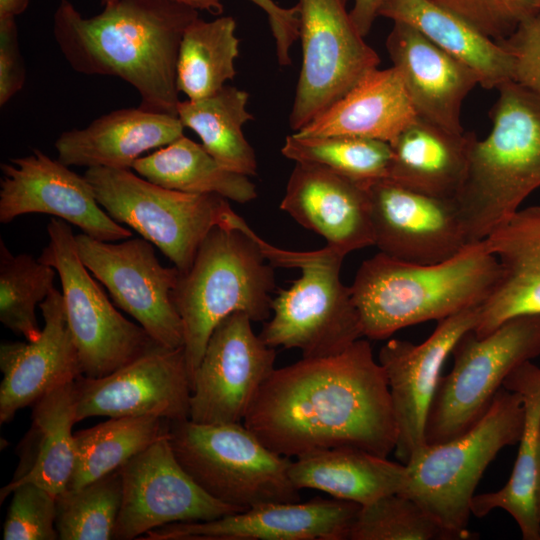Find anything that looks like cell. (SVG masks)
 <instances>
[{
  "instance_id": "60d3db41",
  "label": "cell",
  "mask_w": 540,
  "mask_h": 540,
  "mask_svg": "<svg viewBox=\"0 0 540 540\" xmlns=\"http://www.w3.org/2000/svg\"><path fill=\"white\" fill-rule=\"evenodd\" d=\"M455 13L494 41L509 37L538 11L535 0H430Z\"/></svg>"
},
{
  "instance_id": "4316f807",
  "label": "cell",
  "mask_w": 540,
  "mask_h": 540,
  "mask_svg": "<svg viewBox=\"0 0 540 540\" xmlns=\"http://www.w3.org/2000/svg\"><path fill=\"white\" fill-rule=\"evenodd\" d=\"M75 423L74 381L51 390L33 405L31 427L20 445L19 466L0 490L1 503L28 482L56 496L67 489L76 460Z\"/></svg>"
},
{
  "instance_id": "4fadbf2b",
  "label": "cell",
  "mask_w": 540,
  "mask_h": 540,
  "mask_svg": "<svg viewBox=\"0 0 540 540\" xmlns=\"http://www.w3.org/2000/svg\"><path fill=\"white\" fill-rule=\"evenodd\" d=\"M75 241L82 263L107 288L115 305L158 344L183 347V324L172 299L180 276L177 267H164L144 238L113 243L81 233Z\"/></svg>"
},
{
  "instance_id": "7402d4cb",
  "label": "cell",
  "mask_w": 540,
  "mask_h": 540,
  "mask_svg": "<svg viewBox=\"0 0 540 540\" xmlns=\"http://www.w3.org/2000/svg\"><path fill=\"white\" fill-rule=\"evenodd\" d=\"M368 185L322 166L295 163L280 209L347 255L374 246Z\"/></svg>"
},
{
  "instance_id": "52a82bcc",
  "label": "cell",
  "mask_w": 540,
  "mask_h": 540,
  "mask_svg": "<svg viewBox=\"0 0 540 540\" xmlns=\"http://www.w3.org/2000/svg\"><path fill=\"white\" fill-rule=\"evenodd\" d=\"M524 408L518 393L501 388L483 417L465 433L426 446L407 464L405 495L463 540L475 489L489 464L519 442Z\"/></svg>"
},
{
  "instance_id": "d590c367",
  "label": "cell",
  "mask_w": 540,
  "mask_h": 540,
  "mask_svg": "<svg viewBox=\"0 0 540 540\" xmlns=\"http://www.w3.org/2000/svg\"><path fill=\"white\" fill-rule=\"evenodd\" d=\"M281 152L295 163L322 166L364 184L387 178L392 160L387 142L340 135L292 133L285 138Z\"/></svg>"
},
{
  "instance_id": "f35d334b",
  "label": "cell",
  "mask_w": 540,
  "mask_h": 540,
  "mask_svg": "<svg viewBox=\"0 0 540 540\" xmlns=\"http://www.w3.org/2000/svg\"><path fill=\"white\" fill-rule=\"evenodd\" d=\"M350 540H463L421 505L400 493L361 506Z\"/></svg>"
},
{
  "instance_id": "d6a6232c",
  "label": "cell",
  "mask_w": 540,
  "mask_h": 540,
  "mask_svg": "<svg viewBox=\"0 0 540 540\" xmlns=\"http://www.w3.org/2000/svg\"><path fill=\"white\" fill-rule=\"evenodd\" d=\"M248 100L245 90L225 85L206 98L180 101L177 116L220 165L253 176L257 172L256 155L243 133V126L253 119Z\"/></svg>"
},
{
  "instance_id": "c3c4849f",
  "label": "cell",
  "mask_w": 540,
  "mask_h": 540,
  "mask_svg": "<svg viewBox=\"0 0 540 540\" xmlns=\"http://www.w3.org/2000/svg\"><path fill=\"white\" fill-rule=\"evenodd\" d=\"M534 504H535V511H536L537 519L540 523V441H539V448H538V455H537Z\"/></svg>"
},
{
  "instance_id": "e575fe53",
  "label": "cell",
  "mask_w": 540,
  "mask_h": 540,
  "mask_svg": "<svg viewBox=\"0 0 540 540\" xmlns=\"http://www.w3.org/2000/svg\"><path fill=\"white\" fill-rule=\"evenodd\" d=\"M154 416L117 417L74 434L76 460L67 489L76 490L118 469L169 432Z\"/></svg>"
},
{
  "instance_id": "603a6c76",
  "label": "cell",
  "mask_w": 540,
  "mask_h": 540,
  "mask_svg": "<svg viewBox=\"0 0 540 540\" xmlns=\"http://www.w3.org/2000/svg\"><path fill=\"white\" fill-rule=\"evenodd\" d=\"M386 48L419 118L452 132H464L461 107L479 85L476 73L402 22H394Z\"/></svg>"
},
{
  "instance_id": "ee69618b",
  "label": "cell",
  "mask_w": 540,
  "mask_h": 540,
  "mask_svg": "<svg viewBox=\"0 0 540 540\" xmlns=\"http://www.w3.org/2000/svg\"><path fill=\"white\" fill-rule=\"evenodd\" d=\"M262 9L275 41L277 61L280 66L291 64V47L299 38V16L297 5L282 7L273 0H250Z\"/></svg>"
},
{
  "instance_id": "cb8c5ba5",
  "label": "cell",
  "mask_w": 540,
  "mask_h": 540,
  "mask_svg": "<svg viewBox=\"0 0 540 540\" xmlns=\"http://www.w3.org/2000/svg\"><path fill=\"white\" fill-rule=\"evenodd\" d=\"M184 128L178 116L121 108L62 132L55 141L57 159L69 167L132 169L143 153L177 140Z\"/></svg>"
},
{
  "instance_id": "83f0119b",
  "label": "cell",
  "mask_w": 540,
  "mask_h": 540,
  "mask_svg": "<svg viewBox=\"0 0 540 540\" xmlns=\"http://www.w3.org/2000/svg\"><path fill=\"white\" fill-rule=\"evenodd\" d=\"M289 475L299 490L315 489L364 506L401 493L406 484L407 466L360 448L341 446L295 457Z\"/></svg>"
},
{
  "instance_id": "7dc6e473",
  "label": "cell",
  "mask_w": 540,
  "mask_h": 540,
  "mask_svg": "<svg viewBox=\"0 0 540 540\" xmlns=\"http://www.w3.org/2000/svg\"><path fill=\"white\" fill-rule=\"evenodd\" d=\"M30 0H0V16H14L25 12Z\"/></svg>"
},
{
  "instance_id": "74e56055",
  "label": "cell",
  "mask_w": 540,
  "mask_h": 540,
  "mask_svg": "<svg viewBox=\"0 0 540 540\" xmlns=\"http://www.w3.org/2000/svg\"><path fill=\"white\" fill-rule=\"evenodd\" d=\"M122 500L120 470L56 496L60 540L112 539Z\"/></svg>"
},
{
  "instance_id": "277c9868",
  "label": "cell",
  "mask_w": 540,
  "mask_h": 540,
  "mask_svg": "<svg viewBox=\"0 0 540 540\" xmlns=\"http://www.w3.org/2000/svg\"><path fill=\"white\" fill-rule=\"evenodd\" d=\"M266 260L257 234L230 208L223 225L201 243L190 269L180 272L172 299L183 324L190 385L221 320L234 312L253 322L271 315L275 278Z\"/></svg>"
},
{
  "instance_id": "8992f818",
  "label": "cell",
  "mask_w": 540,
  "mask_h": 540,
  "mask_svg": "<svg viewBox=\"0 0 540 540\" xmlns=\"http://www.w3.org/2000/svg\"><path fill=\"white\" fill-rule=\"evenodd\" d=\"M257 240L272 265L302 272L272 301V316L259 334L266 345L297 348L303 358H323L342 353L363 336L351 288L340 279L345 254L328 245L292 252L259 236Z\"/></svg>"
},
{
  "instance_id": "7bdbcfd3",
  "label": "cell",
  "mask_w": 540,
  "mask_h": 540,
  "mask_svg": "<svg viewBox=\"0 0 540 540\" xmlns=\"http://www.w3.org/2000/svg\"><path fill=\"white\" fill-rule=\"evenodd\" d=\"M25 83L14 16H0V106L7 104Z\"/></svg>"
},
{
  "instance_id": "9a60e30c",
  "label": "cell",
  "mask_w": 540,
  "mask_h": 540,
  "mask_svg": "<svg viewBox=\"0 0 540 540\" xmlns=\"http://www.w3.org/2000/svg\"><path fill=\"white\" fill-rule=\"evenodd\" d=\"M244 312L221 320L211 333L191 383L190 420L241 423L275 370V348L264 343Z\"/></svg>"
},
{
  "instance_id": "8fae6325",
  "label": "cell",
  "mask_w": 540,
  "mask_h": 540,
  "mask_svg": "<svg viewBox=\"0 0 540 540\" xmlns=\"http://www.w3.org/2000/svg\"><path fill=\"white\" fill-rule=\"evenodd\" d=\"M47 233L49 241L39 259L55 268L60 278L83 376L104 377L160 345L141 325L118 312L92 278L79 257L69 223L53 217Z\"/></svg>"
},
{
  "instance_id": "6da1fadb",
  "label": "cell",
  "mask_w": 540,
  "mask_h": 540,
  "mask_svg": "<svg viewBox=\"0 0 540 540\" xmlns=\"http://www.w3.org/2000/svg\"><path fill=\"white\" fill-rule=\"evenodd\" d=\"M243 421L289 458L341 446L388 457L397 442L385 371L362 339L340 354L275 368Z\"/></svg>"
},
{
  "instance_id": "484cf974",
  "label": "cell",
  "mask_w": 540,
  "mask_h": 540,
  "mask_svg": "<svg viewBox=\"0 0 540 540\" xmlns=\"http://www.w3.org/2000/svg\"><path fill=\"white\" fill-rule=\"evenodd\" d=\"M482 242L499 260L503 275L480 306L473 329L478 337L488 335L511 318L540 315V224L514 217Z\"/></svg>"
},
{
  "instance_id": "e0dca14e",
  "label": "cell",
  "mask_w": 540,
  "mask_h": 540,
  "mask_svg": "<svg viewBox=\"0 0 540 540\" xmlns=\"http://www.w3.org/2000/svg\"><path fill=\"white\" fill-rule=\"evenodd\" d=\"M0 223L41 213L77 226L97 240L114 242L132 232L112 219L98 203L84 175L72 171L40 149L1 163Z\"/></svg>"
},
{
  "instance_id": "f6af8a7d",
  "label": "cell",
  "mask_w": 540,
  "mask_h": 540,
  "mask_svg": "<svg viewBox=\"0 0 540 540\" xmlns=\"http://www.w3.org/2000/svg\"><path fill=\"white\" fill-rule=\"evenodd\" d=\"M381 0H354L350 16L363 37L370 32L378 15Z\"/></svg>"
},
{
  "instance_id": "30bf717a",
  "label": "cell",
  "mask_w": 540,
  "mask_h": 540,
  "mask_svg": "<svg viewBox=\"0 0 540 540\" xmlns=\"http://www.w3.org/2000/svg\"><path fill=\"white\" fill-rule=\"evenodd\" d=\"M84 176L108 215L159 248L180 272L190 269L201 243L231 208L219 195L168 189L130 169L92 167Z\"/></svg>"
},
{
  "instance_id": "8d00e7d4",
  "label": "cell",
  "mask_w": 540,
  "mask_h": 540,
  "mask_svg": "<svg viewBox=\"0 0 540 540\" xmlns=\"http://www.w3.org/2000/svg\"><path fill=\"white\" fill-rule=\"evenodd\" d=\"M57 271L32 255H14L0 239V321L32 342L42 329L36 316V307L55 288Z\"/></svg>"
},
{
  "instance_id": "5b68a950",
  "label": "cell",
  "mask_w": 540,
  "mask_h": 540,
  "mask_svg": "<svg viewBox=\"0 0 540 540\" xmlns=\"http://www.w3.org/2000/svg\"><path fill=\"white\" fill-rule=\"evenodd\" d=\"M498 91L492 129L474 139L454 198L469 244L504 225L540 187V96L514 80Z\"/></svg>"
},
{
  "instance_id": "ba28073f",
  "label": "cell",
  "mask_w": 540,
  "mask_h": 540,
  "mask_svg": "<svg viewBox=\"0 0 540 540\" xmlns=\"http://www.w3.org/2000/svg\"><path fill=\"white\" fill-rule=\"evenodd\" d=\"M169 441L184 470L222 503L246 510L301 501L289 475L292 460L269 449L244 424L170 421Z\"/></svg>"
},
{
  "instance_id": "7c38bea8",
  "label": "cell",
  "mask_w": 540,
  "mask_h": 540,
  "mask_svg": "<svg viewBox=\"0 0 540 540\" xmlns=\"http://www.w3.org/2000/svg\"><path fill=\"white\" fill-rule=\"evenodd\" d=\"M302 64L289 116L297 132L343 97L380 58L356 28L346 0H298Z\"/></svg>"
},
{
  "instance_id": "3957f363",
  "label": "cell",
  "mask_w": 540,
  "mask_h": 540,
  "mask_svg": "<svg viewBox=\"0 0 540 540\" xmlns=\"http://www.w3.org/2000/svg\"><path fill=\"white\" fill-rule=\"evenodd\" d=\"M502 275L499 260L480 241L433 264L379 252L362 262L350 288L363 336L381 340L403 328L481 306Z\"/></svg>"
},
{
  "instance_id": "5bb4252c",
  "label": "cell",
  "mask_w": 540,
  "mask_h": 540,
  "mask_svg": "<svg viewBox=\"0 0 540 540\" xmlns=\"http://www.w3.org/2000/svg\"><path fill=\"white\" fill-rule=\"evenodd\" d=\"M122 500L112 539L132 540L184 522L210 521L240 512L206 493L178 462L169 432L120 469Z\"/></svg>"
},
{
  "instance_id": "2e32d148",
  "label": "cell",
  "mask_w": 540,
  "mask_h": 540,
  "mask_svg": "<svg viewBox=\"0 0 540 540\" xmlns=\"http://www.w3.org/2000/svg\"><path fill=\"white\" fill-rule=\"evenodd\" d=\"M76 421L89 417L190 418L191 385L184 348L158 345L99 378L74 381Z\"/></svg>"
},
{
  "instance_id": "681fc988",
  "label": "cell",
  "mask_w": 540,
  "mask_h": 540,
  "mask_svg": "<svg viewBox=\"0 0 540 540\" xmlns=\"http://www.w3.org/2000/svg\"><path fill=\"white\" fill-rule=\"evenodd\" d=\"M535 3L538 11L540 12V0H535Z\"/></svg>"
},
{
  "instance_id": "ac0fdd59",
  "label": "cell",
  "mask_w": 540,
  "mask_h": 540,
  "mask_svg": "<svg viewBox=\"0 0 540 540\" xmlns=\"http://www.w3.org/2000/svg\"><path fill=\"white\" fill-rule=\"evenodd\" d=\"M479 313L480 306L437 321L434 331L419 344L391 339L381 347L378 361L388 381L399 462L407 464L426 446L427 417L443 364L460 337L475 328Z\"/></svg>"
},
{
  "instance_id": "ffe728a7",
  "label": "cell",
  "mask_w": 540,
  "mask_h": 540,
  "mask_svg": "<svg viewBox=\"0 0 540 540\" xmlns=\"http://www.w3.org/2000/svg\"><path fill=\"white\" fill-rule=\"evenodd\" d=\"M361 505L340 499L267 503L210 521L172 523L145 540H345Z\"/></svg>"
},
{
  "instance_id": "44dd1931",
  "label": "cell",
  "mask_w": 540,
  "mask_h": 540,
  "mask_svg": "<svg viewBox=\"0 0 540 540\" xmlns=\"http://www.w3.org/2000/svg\"><path fill=\"white\" fill-rule=\"evenodd\" d=\"M39 307L44 327L37 340L0 345L1 424L51 390L82 375L62 293L54 288Z\"/></svg>"
},
{
  "instance_id": "7a4b0ae2",
  "label": "cell",
  "mask_w": 540,
  "mask_h": 540,
  "mask_svg": "<svg viewBox=\"0 0 540 540\" xmlns=\"http://www.w3.org/2000/svg\"><path fill=\"white\" fill-rule=\"evenodd\" d=\"M199 10L177 0H119L83 17L69 0L54 15V39L81 74L113 76L139 94L140 108L177 116V59Z\"/></svg>"
},
{
  "instance_id": "d6986e66",
  "label": "cell",
  "mask_w": 540,
  "mask_h": 540,
  "mask_svg": "<svg viewBox=\"0 0 540 540\" xmlns=\"http://www.w3.org/2000/svg\"><path fill=\"white\" fill-rule=\"evenodd\" d=\"M374 246L411 263L445 261L469 245L454 198L404 187L388 178L368 185Z\"/></svg>"
},
{
  "instance_id": "836d02e7",
  "label": "cell",
  "mask_w": 540,
  "mask_h": 540,
  "mask_svg": "<svg viewBox=\"0 0 540 540\" xmlns=\"http://www.w3.org/2000/svg\"><path fill=\"white\" fill-rule=\"evenodd\" d=\"M239 45L233 17L221 16L210 21L196 18L186 28L179 48V93L189 100H198L222 89L236 75Z\"/></svg>"
},
{
  "instance_id": "ab89813d",
  "label": "cell",
  "mask_w": 540,
  "mask_h": 540,
  "mask_svg": "<svg viewBox=\"0 0 540 540\" xmlns=\"http://www.w3.org/2000/svg\"><path fill=\"white\" fill-rule=\"evenodd\" d=\"M12 500L3 526L4 540H56V495L24 483L11 493Z\"/></svg>"
},
{
  "instance_id": "b9f144b4",
  "label": "cell",
  "mask_w": 540,
  "mask_h": 540,
  "mask_svg": "<svg viewBox=\"0 0 540 540\" xmlns=\"http://www.w3.org/2000/svg\"><path fill=\"white\" fill-rule=\"evenodd\" d=\"M512 56L513 80L540 96V12L499 42Z\"/></svg>"
},
{
  "instance_id": "f1b7e54d",
  "label": "cell",
  "mask_w": 540,
  "mask_h": 540,
  "mask_svg": "<svg viewBox=\"0 0 540 540\" xmlns=\"http://www.w3.org/2000/svg\"><path fill=\"white\" fill-rule=\"evenodd\" d=\"M475 138L472 132H452L418 118L390 144L387 178L424 194L455 198Z\"/></svg>"
},
{
  "instance_id": "f546056e",
  "label": "cell",
  "mask_w": 540,
  "mask_h": 540,
  "mask_svg": "<svg viewBox=\"0 0 540 540\" xmlns=\"http://www.w3.org/2000/svg\"><path fill=\"white\" fill-rule=\"evenodd\" d=\"M503 388L520 395L524 420L519 449L507 483L499 490L474 495L471 514L482 518L494 509H503L513 517L524 540H540L534 490L540 441V366L527 361L504 380Z\"/></svg>"
},
{
  "instance_id": "bcb514c9",
  "label": "cell",
  "mask_w": 540,
  "mask_h": 540,
  "mask_svg": "<svg viewBox=\"0 0 540 540\" xmlns=\"http://www.w3.org/2000/svg\"><path fill=\"white\" fill-rule=\"evenodd\" d=\"M103 7L114 4L119 0H99ZM199 11H206L212 15H220L224 10L221 0H177Z\"/></svg>"
},
{
  "instance_id": "1f68e13d",
  "label": "cell",
  "mask_w": 540,
  "mask_h": 540,
  "mask_svg": "<svg viewBox=\"0 0 540 540\" xmlns=\"http://www.w3.org/2000/svg\"><path fill=\"white\" fill-rule=\"evenodd\" d=\"M141 177L168 189L193 194H216L247 203L257 197L249 176L220 165L202 146L185 135L139 158L132 167Z\"/></svg>"
},
{
  "instance_id": "4dcf8cb0",
  "label": "cell",
  "mask_w": 540,
  "mask_h": 540,
  "mask_svg": "<svg viewBox=\"0 0 540 540\" xmlns=\"http://www.w3.org/2000/svg\"><path fill=\"white\" fill-rule=\"evenodd\" d=\"M378 15L410 25L467 64L485 89L513 80L512 56L499 42L430 0H381Z\"/></svg>"
},
{
  "instance_id": "d4e9b609",
  "label": "cell",
  "mask_w": 540,
  "mask_h": 540,
  "mask_svg": "<svg viewBox=\"0 0 540 540\" xmlns=\"http://www.w3.org/2000/svg\"><path fill=\"white\" fill-rule=\"evenodd\" d=\"M419 118L399 71L372 69L343 97L297 132L352 136L391 144Z\"/></svg>"
},
{
  "instance_id": "9c48e42d",
  "label": "cell",
  "mask_w": 540,
  "mask_h": 540,
  "mask_svg": "<svg viewBox=\"0 0 540 540\" xmlns=\"http://www.w3.org/2000/svg\"><path fill=\"white\" fill-rule=\"evenodd\" d=\"M451 355L452 368L441 375L429 409L427 444L468 431L486 413L506 377L540 355V315L511 318L483 337L470 330Z\"/></svg>"
}]
</instances>
